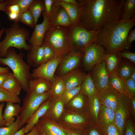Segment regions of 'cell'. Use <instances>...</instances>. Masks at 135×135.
<instances>
[{
    "label": "cell",
    "mask_w": 135,
    "mask_h": 135,
    "mask_svg": "<svg viewBox=\"0 0 135 135\" xmlns=\"http://www.w3.org/2000/svg\"><path fill=\"white\" fill-rule=\"evenodd\" d=\"M6 1L3 3L0 4V10L6 13Z\"/></svg>",
    "instance_id": "obj_57"
},
{
    "label": "cell",
    "mask_w": 135,
    "mask_h": 135,
    "mask_svg": "<svg viewBox=\"0 0 135 135\" xmlns=\"http://www.w3.org/2000/svg\"><path fill=\"white\" fill-rule=\"evenodd\" d=\"M28 10L32 14L35 25L42 12L45 11L44 0H34L30 5Z\"/></svg>",
    "instance_id": "obj_32"
},
{
    "label": "cell",
    "mask_w": 135,
    "mask_h": 135,
    "mask_svg": "<svg viewBox=\"0 0 135 135\" xmlns=\"http://www.w3.org/2000/svg\"><path fill=\"white\" fill-rule=\"evenodd\" d=\"M1 87L18 96L22 89V85L20 82L12 73L10 72Z\"/></svg>",
    "instance_id": "obj_23"
},
{
    "label": "cell",
    "mask_w": 135,
    "mask_h": 135,
    "mask_svg": "<svg viewBox=\"0 0 135 135\" xmlns=\"http://www.w3.org/2000/svg\"><path fill=\"white\" fill-rule=\"evenodd\" d=\"M43 42L52 48L56 56H65L72 51L73 49L68 27L51 26L45 34Z\"/></svg>",
    "instance_id": "obj_5"
},
{
    "label": "cell",
    "mask_w": 135,
    "mask_h": 135,
    "mask_svg": "<svg viewBox=\"0 0 135 135\" xmlns=\"http://www.w3.org/2000/svg\"><path fill=\"white\" fill-rule=\"evenodd\" d=\"M18 22H14L11 26L4 29L6 36L0 42V57L4 58L10 48L14 47L19 50H28L30 46L27 44L30 33L26 28L21 27Z\"/></svg>",
    "instance_id": "obj_4"
},
{
    "label": "cell",
    "mask_w": 135,
    "mask_h": 135,
    "mask_svg": "<svg viewBox=\"0 0 135 135\" xmlns=\"http://www.w3.org/2000/svg\"><path fill=\"white\" fill-rule=\"evenodd\" d=\"M19 116L14 121L8 126L0 127V135H13L20 128Z\"/></svg>",
    "instance_id": "obj_34"
},
{
    "label": "cell",
    "mask_w": 135,
    "mask_h": 135,
    "mask_svg": "<svg viewBox=\"0 0 135 135\" xmlns=\"http://www.w3.org/2000/svg\"><path fill=\"white\" fill-rule=\"evenodd\" d=\"M18 22H22L31 28H34L35 25L33 16L29 10L21 14Z\"/></svg>",
    "instance_id": "obj_36"
},
{
    "label": "cell",
    "mask_w": 135,
    "mask_h": 135,
    "mask_svg": "<svg viewBox=\"0 0 135 135\" xmlns=\"http://www.w3.org/2000/svg\"><path fill=\"white\" fill-rule=\"evenodd\" d=\"M26 57L27 63L30 66H39L43 64L44 59L42 44L39 46H31Z\"/></svg>",
    "instance_id": "obj_17"
},
{
    "label": "cell",
    "mask_w": 135,
    "mask_h": 135,
    "mask_svg": "<svg viewBox=\"0 0 135 135\" xmlns=\"http://www.w3.org/2000/svg\"><path fill=\"white\" fill-rule=\"evenodd\" d=\"M10 20H14V22H18L20 15L18 13L8 12L6 14Z\"/></svg>",
    "instance_id": "obj_50"
},
{
    "label": "cell",
    "mask_w": 135,
    "mask_h": 135,
    "mask_svg": "<svg viewBox=\"0 0 135 135\" xmlns=\"http://www.w3.org/2000/svg\"><path fill=\"white\" fill-rule=\"evenodd\" d=\"M88 108L93 125H97L101 104L97 95L88 99Z\"/></svg>",
    "instance_id": "obj_26"
},
{
    "label": "cell",
    "mask_w": 135,
    "mask_h": 135,
    "mask_svg": "<svg viewBox=\"0 0 135 135\" xmlns=\"http://www.w3.org/2000/svg\"><path fill=\"white\" fill-rule=\"evenodd\" d=\"M98 126L104 135H120L115 122L105 126Z\"/></svg>",
    "instance_id": "obj_40"
},
{
    "label": "cell",
    "mask_w": 135,
    "mask_h": 135,
    "mask_svg": "<svg viewBox=\"0 0 135 135\" xmlns=\"http://www.w3.org/2000/svg\"><path fill=\"white\" fill-rule=\"evenodd\" d=\"M43 20L42 23L35 25L33 32L29 39L31 46H39L43 43L45 34L51 27L49 16L43 12Z\"/></svg>",
    "instance_id": "obj_13"
},
{
    "label": "cell",
    "mask_w": 135,
    "mask_h": 135,
    "mask_svg": "<svg viewBox=\"0 0 135 135\" xmlns=\"http://www.w3.org/2000/svg\"><path fill=\"white\" fill-rule=\"evenodd\" d=\"M6 14L8 12H14L21 14L20 8L17 4H13L6 6Z\"/></svg>",
    "instance_id": "obj_47"
},
{
    "label": "cell",
    "mask_w": 135,
    "mask_h": 135,
    "mask_svg": "<svg viewBox=\"0 0 135 135\" xmlns=\"http://www.w3.org/2000/svg\"><path fill=\"white\" fill-rule=\"evenodd\" d=\"M10 72L8 67H3L0 66V74Z\"/></svg>",
    "instance_id": "obj_58"
},
{
    "label": "cell",
    "mask_w": 135,
    "mask_h": 135,
    "mask_svg": "<svg viewBox=\"0 0 135 135\" xmlns=\"http://www.w3.org/2000/svg\"><path fill=\"white\" fill-rule=\"evenodd\" d=\"M81 14L78 24L96 32L104 26L120 20L124 0H78Z\"/></svg>",
    "instance_id": "obj_1"
},
{
    "label": "cell",
    "mask_w": 135,
    "mask_h": 135,
    "mask_svg": "<svg viewBox=\"0 0 135 135\" xmlns=\"http://www.w3.org/2000/svg\"><path fill=\"white\" fill-rule=\"evenodd\" d=\"M130 78L135 82V70L132 73Z\"/></svg>",
    "instance_id": "obj_59"
},
{
    "label": "cell",
    "mask_w": 135,
    "mask_h": 135,
    "mask_svg": "<svg viewBox=\"0 0 135 135\" xmlns=\"http://www.w3.org/2000/svg\"><path fill=\"white\" fill-rule=\"evenodd\" d=\"M39 135H46L45 133L40 130Z\"/></svg>",
    "instance_id": "obj_62"
},
{
    "label": "cell",
    "mask_w": 135,
    "mask_h": 135,
    "mask_svg": "<svg viewBox=\"0 0 135 135\" xmlns=\"http://www.w3.org/2000/svg\"><path fill=\"white\" fill-rule=\"evenodd\" d=\"M124 82L128 96L130 98H135V82L130 78Z\"/></svg>",
    "instance_id": "obj_42"
},
{
    "label": "cell",
    "mask_w": 135,
    "mask_h": 135,
    "mask_svg": "<svg viewBox=\"0 0 135 135\" xmlns=\"http://www.w3.org/2000/svg\"><path fill=\"white\" fill-rule=\"evenodd\" d=\"M70 40L72 48L82 52L95 43L96 32L91 31L78 24L68 27Z\"/></svg>",
    "instance_id": "obj_7"
},
{
    "label": "cell",
    "mask_w": 135,
    "mask_h": 135,
    "mask_svg": "<svg viewBox=\"0 0 135 135\" xmlns=\"http://www.w3.org/2000/svg\"><path fill=\"white\" fill-rule=\"evenodd\" d=\"M120 20L129 21L135 18V0H124Z\"/></svg>",
    "instance_id": "obj_27"
},
{
    "label": "cell",
    "mask_w": 135,
    "mask_h": 135,
    "mask_svg": "<svg viewBox=\"0 0 135 135\" xmlns=\"http://www.w3.org/2000/svg\"><path fill=\"white\" fill-rule=\"evenodd\" d=\"M81 87V92L88 99L97 95L98 92L90 74L84 76Z\"/></svg>",
    "instance_id": "obj_25"
},
{
    "label": "cell",
    "mask_w": 135,
    "mask_h": 135,
    "mask_svg": "<svg viewBox=\"0 0 135 135\" xmlns=\"http://www.w3.org/2000/svg\"><path fill=\"white\" fill-rule=\"evenodd\" d=\"M122 58L116 52H106L103 61L105 63L109 76L117 74V69Z\"/></svg>",
    "instance_id": "obj_21"
},
{
    "label": "cell",
    "mask_w": 135,
    "mask_h": 135,
    "mask_svg": "<svg viewBox=\"0 0 135 135\" xmlns=\"http://www.w3.org/2000/svg\"><path fill=\"white\" fill-rule=\"evenodd\" d=\"M93 68L91 76L98 92L108 85L109 76L104 61L96 65Z\"/></svg>",
    "instance_id": "obj_15"
},
{
    "label": "cell",
    "mask_w": 135,
    "mask_h": 135,
    "mask_svg": "<svg viewBox=\"0 0 135 135\" xmlns=\"http://www.w3.org/2000/svg\"><path fill=\"white\" fill-rule=\"evenodd\" d=\"M4 105V102L0 104V127L5 126V122L2 114V110Z\"/></svg>",
    "instance_id": "obj_49"
},
{
    "label": "cell",
    "mask_w": 135,
    "mask_h": 135,
    "mask_svg": "<svg viewBox=\"0 0 135 135\" xmlns=\"http://www.w3.org/2000/svg\"><path fill=\"white\" fill-rule=\"evenodd\" d=\"M84 77L83 74L79 70L76 69L62 78L66 90H67L81 86Z\"/></svg>",
    "instance_id": "obj_18"
},
{
    "label": "cell",
    "mask_w": 135,
    "mask_h": 135,
    "mask_svg": "<svg viewBox=\"0 0 135 135\" xmlns=\"http://www.w3.org/2000/svg\"><path fill=\"white\" fill-rule=\"evenodd\" d=\"M127 38V46L126 49L128 50L130 44L135 40V29L132 30L130 32Z\"/></svg>",
    "instance_id": "obj_48"
},
{
    "label": "cell",
    "mask_w": 135,
    "mask_h": 135,
    "mask_svg": "<svg viewBox=\"0 0 135 135\" xmlns=\"http://www.w3.org/2000/svg\"><path fill=\"white\" fill-rule=\"evenodd\" d=\"M39 129L36 125L29 132L25 135H39Z\"/></svg>",
    "instance_id": "obj_53"
},
{
    "label": "cell",
    "mask_w": 135,
    "mask_h": 135,
    "mask_svg": "<svg viewBox=\"0 0 135 135\" xmlns=\"http://www.w3.org/2000/svg\"><path fill=\"white\" fill-rule=\"evenodd\" d=\"M82 52L83 54L84 64L88 70L93 68L103 61L106 53L102 46L95 43L89 46Z\"/></svg>",
    "instance_id": "obj_9"
},
{
    "label": "cell",
    "mask_w": 135,
    "mask_h": 135,
    "mask_svg": "<svg viewBox=\"0 0 135 135\" xmlns=\"http://www.w3.org/2000/svg\"><path fill=\"white\" fill-rule=\"evenodd\" d=\"M132 116L130 98L126 94H120L115 112V123L120 135H123L126 122Z\"/></svg>",
    "instance_id": "obj_8"
},
{
    "label": "cell",
    "mask_w": 135,
    "mask_h": 135,
    "mask_svg": "<svg viewBox=\"0 0 135 135\" xmlns=\"http://www.w3.org/2000/svg\"><path fill=\"white\" fill-rule=\"evenodd\" d=\"M57 3L66 11L72 25L77 24L80 20L81 12L79 6L74 5L60 0H56Z\"/></svg>",
    "instance_id": "obj_24"
},
{
    "label": "cell",
    "mask_w": 135,
    "mask_h": 135,
    "mask_svg": "<svg viewBox=\"0 0 135 135\" xmlns=\"http://www.w3.org/2000/svg\"><path fill=\"white\" fill-rule=\"evenodd\" d=\"M84 95L80 91L71 100V105L74 108L78 109L83 107L84 103Z\"/></svg>",
    "instance_id": "obj_41"
},
{
    "label": "cell",
    "mask_w": 135,
    "mask_h": 135,
    "mask_svg": "<svg viewBox=\"0 0 135 135\" xmlns=\"http://www.w3.org/2000/svg\"><path fill=\"white\" fill-rule=\"evenodd\" d=\"M125 128L126 130L125 135H135L134 123L131 118L127 121Z\"/></svg>",
    "instance_id": "obj_44"
},
{
    "label": "cell",
    "mask_w": 135,
    "mask_h": 135,
    "mask_svg": "<svg viewBox=\"0 0 135 135\" xmlns=\"http://www.w3.org/2000/svg\"><path fill=\"white\" fill-rule=\"evenodd\" d=\"M134 70L135 67L132 64L124 60L122 61L121 60L118 68L117 74L124 81L130 78Z\"/></svg>",
    "instance_id": "obj_29"
},
{
    "label": "cell",
    "mask_w": 135,
    "mask_h": 135,
    "mask_svg": "<svg viewBox=\"0 0 135 135\" xmlns=\"http://www.w3.org/2000/svg\"><path fill=\"white\" fill-rule=\"evenodd\" d=\"M122 58H126L134 63H135V53L128 51L117 52Z\"/></svg>",
    "instance_id": "obj_45"
},
{
    "label": "cell",
    "mask_w": 135,
    "mask_h": 135,
    "mask_svg": "<svg viewBox=\"0 0 135 135\" xmlns=\"http://www.w3.org/2000/svg\"><path fill=\"white\" fill-rule=\"evenodd\" d=\"M24 126L18 130L13 135H25L26 134L24 132Z\"/></svg>",
    "instance_id": "obj_56"
},
{
    "label": "cell",
    "mask_w": 135,
    "mask_h": 135,
    "mask_svg": "<svg viewBox=\"0 0 135 135\" xmlns=\"http://www.w3.org/2000/svg\"><path fill=\"white\" fill-rule=\"evenodd\" d=\"M45 11L46 14L49 16L51 12L54 0H44Z\"/></svg>",
    "instance_id": "obj_46"
},
{
    "label": "cell",
    "mask_w": 135,
    "mask_h": 135,
    "mask_svg": "<svg viewBox=\"0 0 135 135\" xmlns=\"http://www.w3.org/2000/svg\"><path fill=\"white\" fill-rule=\"evenodd\" d=\"M50 99L43 103L33 113L24 126L25 134L29 132L38 122L40 118L46 114L50 106Z\"/></svg>",
    "instance_id": "obj_16"
},
{
    "label": "cell",
    "mask_w": 135,
    "mask_h": 135,
    "mask_svg": "<svg viewBox=\"0 0 135 135\" xmlns=\"http://www.w3.org/2000/svg\"><path fill=\"white\" fill-rule=\"evenodd\" d=\"M81 90V86L66 90L59 97V99L63 103H67L80 92Z\"/></svg>",
    "instance_id": "obj_35"
},
{
    "label": "cell",
    "mask_w": 135,
    "mask_h": 135,
    "mask_svg": "<svg viewBox=\"0 0 135 135\" xmlns=\"http://www.w3.org/2000/svg\"><path fill=\"white\" fill-rule=\"evenodd\" d=\"M61 1L70 4L74 5L79 6L78 0H60Z\"/></svg>",
    "instance_id": "obj_55"
},
{
    "label": "cell",
    "mask_w": 135,
    "mask_h": 135,
    "mask_svg": "<svg viewBox=\"0 0 135 135\" xmlns=\"http://www.w3.org/2000/svg\"><path fill=\"white\" fill-rule=\"evenodd\" d=\"M94 126L93 128L90 131L88 135H101L99 126L98 125H94Z\"/></svg>",
    "instance_id": "obj_51"
},
{
    "label": "cell",
    "mask_w": 135,
    "mask_h": 135,
    "mask_svg": "<svg viewBox=\"0 0 135 135\" xmlns=\"http://www.w3.org/2000/svg\"><path fill=\"white\" fill-rule=\"evenodd\" d=\"M26 92L19 115L20 128L24 126L33 113L50 96L49 92L39 94L28 90Z\"/></svg>",
    "instance_id": "obj_6"
},
{
    "label": "cell",
    "mask_w": 135,
    "mask_h": 135,
    "mask_svg": "<svg viewBox=\"0 0 135 135\" xmlns=\"http://www.w3.org/2000/svg\"><path fill=\"white\" fill-rule=\"evenodd\" d=\"M83 56L82 52L72 51L64 56L58 66L60 76H63L76 69Z\"/></svg>",
    "instance_id": "obj_11"
},
{
    "label": "cell",
    "mask_w": 135,
    "mask_h": 135,
    "mask_svg": "<svg viewBox=\"0 0 135 135\" xmlns=\"http://www.w3.org/2000/svg\"><path fill=\"white\" fill-rule=\"evenodd\" d=\"M135 18L112 22L96 32L95 43L102 46L106 52L124 51L127 46V38L135 26Z\"/></svg>",
    "instance_id": "obj_2"
},
{
    "label": "cell",
    "mask_w": 135,
    "mask_h": 135,
    "mask_svg": "<svg viewBox=\"0 0 135 135\" xmlns=\"http://www.w3.org/2000/svg\"><path fill=\"white\" fill-rule=\"evenodd\" d=\"M9 72L0 74V87L7 77Z\"/></svg>",
    "instance_id": "obj_54"
},
{
    "label": "cell",
    "mask_w": 135,
    "mask_h": 135,
    "mask_svg": "<svg viewBox=\"0 0 135 135\" xmlns=\"http://www.w3.org/2000/svg\"><path fill=\"white\" fill-rule=\"evenodd\" d=\"M4 32V29L3 28L1 30H0V38H1L2 35Z\"/></svg>",
    "instance_id": "obj_60"
},
{
    "label": "cell",
    "mask_w": 135,
    "mask_h": 135,
    "mask_svg": "<svg viewBox=\"0 0 135 135\" xmlns=\"http://www.w3.org/2000/svg\"><path fill=\"white\" fill-rule=\"evenodd\" d=\"M39 128L46 135H66L61 128L48 121H43Z\"/></svg>",
    "instance_id": "obj_28"
},
{
    "label": "cell",
    "mask_w": 135,
    "mask_h": 135,
    "mask_svg": "<svg viewBox=\"0 0 135 135\" xmlns=\"http://www.w3.org/2000/svg\"><path fill=\"white\" fill-rule=\"evenodd\" d=\"M132 115L134 119L135 116V98H130Z\"/></svg>",
    "instance_id": "obj_52"
},
{
    "label": "cell",
    "mask_w": 135,
    "mask_h": 135,
    "mask_svg": "<svg viewBox=\"0 0 135 135\" xmlns=\"http://www.w3.org/2000/svg\"><path fill=\"white\" fill-rule=\"evenodd\" d=\"M42 46L44 55L43 62L42 64H43L51 60L56 55L54 50L48 44L43 42Z\"/></svg>",
    "instance_id": "obj_38"
},
{
    "label": "cell",
    "mask_w": 135,
    "mask_h": 135,
    "mask_svg": "<svg viewBox=\"0 0 135 135\" xmlns=\"http://www.w3.org/2000/svg\"><path fill=\"white\" fill-rule=\"evenodd\" d=\"M0 64L6 65L12 70L13 74L19 81L22 89L26 92L32 79L30 66L24 60L23 54H17L12 48H9L4 58L0 57Z\"/></svg>",
    "instance_id": "obj_3"
},
{
    "label": "cell",
    "mask_w": 135,
    "mask_h": 135,
    "mask_svg": "<svg viewBox=\"0 0 135 135\" xmlns=\"http://www.w3.org/2000/svg\"><path fill=\"white\" fill-rule=\"evenodd\" d=\"M66 90L65 86L62 77L54 75V80L49 92L50 95L52 94L59 98L62 94Z\"/></svg>",
    "instance_id": "obj_30"
},
{
    "label": "cell",
    "mask_w": 135,
    "mask_h": 135,
    "mask_svg": "<svg viewBox=\"0 0 135 135\" xmlns=\"http://www.w3.org/2000/svg\"><path fill=\"white\" fill-rule=\"evenodd\" d=\"M21 101L18 96L14 95L4 88L0 87V102H10L20 104Z\"/></svg>",
    "instance_id": "obj_33"
},
{
    "label": "cell",
    "mask_w": 135,
    "mask_h": 135,
    "mask_svg": "<svg viewBox=\"0 0 135 135\" xmlns=\"http://www.w3.org/2000/svg\"><path fill=\"white\" fill-rule=\"evenodd\" d=\"M48 16L51 26L68 27L72 25L66 11L63 8L57 3L56 0H54L51 11Z\"/></svg>",
    "instance_id": "obj_14"
},
{
    "label": "cell",
    "mask_w": 135,
    "mask_h": 135,
    "mask_svg": "<svg viewBox=\"0 0 135 135\" xmlns=\"http://www.w3.org/2000/svg\"><path fill=\"white\" fill-rule=\"evenodd\" d=\"M108 84L111 86L120 94L128 96L126 90L124 81L117 74L109 76Z\"/></svg>",
    "instance_id": "obj_31"
},
{
    "label": "cell",
    "mask_w": 135,
    "mask_h": 135,
    "mask_svg": "<svg viewBox=\"0 0 135 135\" xmlns=\"http://www.w3.org/2000/svg\"><path fill=\"white\" fill-rule=\"evenodd\" d=\"M115 122V111L101 104L98 114L97 125L103 126Z\"/></svg>",
    "instance_id": "obj_22"
},
{
    "label": "cell",
    "mask_w": 135,
    "mask_h": 135,
    "mask_svg": "<svg viewBox=\"0 0 135 135\" xmlns=\"http://www.w3.org/2000/svg\"><path fill=\"white\" fill-rule=\"evenodd\" d=\"M64 120L67 122L76 124H81L86 122L84 117L79 114H69L66 116Z\"/></svg>",
    "instance_id": "obj_39"
},
{
    "label": "cell",
    "mask_w": 135,
    "mask_h": 135,
    "mask_svg": "<svg viewBox=\"0 0 135 135\" xmlns=\"http://www.w3.org/2000/svg\"><path fill=\"white\" fill-rule=\"evenodd\" d=\"M63 103L59 99L55 104L53 112L55 117L57 118H59L62 114L64 110Z\"/></svg>",
    "instance_id": "obj_43"
},
{
    "label": "cell",
    "mask_w": 135,
    "mask_h": 135,
    "mask_svg": "<svg viewBox=\"0 0 135 135\" xmlns=\"http://www.w3.org/2000/svg\"><path fill=\"white\" fill-rule=\"evenodd\" d=\"M34 0H7L6 6L17 4L19 6L21 14L28 10L29 7Z\"/></svg>",
    "instance_id": "obj_37"
},
{
    "label": "cell",
    "mask_w": 135,
    "mask_h": 135,
    "mask_svg": "<svg viewBox=\"0 0 135 135\" xmlns=\"http://www.w3.org/2000/svg\"><path fill=\"white\" fill-rule=\"evenodd\" d=\"M52 84V82L44 78H36L30 81L28 90L38 94H43L49 92Z\"/></svg>",
    "instance_id": "obj_19"
},
{
    "label": "cell",
    "mask_w": 135,
    "mask_h": 135,
    "mask_svg": "<svg viewBox=\"0 0 135 135\" xmlns=\"http://www.w3.org/2000/svg\"><path fill=\"white\" fill-rule=\"evenodd\" d=\"M67 134L68 135H79L77 134L72 132H68L67 133Z\"/></svg>",
    "instance_id": "obj_61"
},
{
    "label": "cell",
    "mask_w": 135,
    "mask_h": 135,
    "mask_svg": "<svg viewBox=\"0 0 135 135\" xmlns=\"http://www.w3.org/2000/svg\"><path fill=\"white\" fill-rule=\"evenodd\" d=\"M21 106L19 104L7 102L3 114L5 126H8L15 120V117L20 114Z\"/></svg>",
    "instance_id": "obj_20"
},
{
    "label": "cell",
    "mask_w": 135,
    "mask_h": 135,
    "mask_svg": "<svg viewBox=\"0 0 135 135\" xmlns=\"http://www.w3.org/2000/svg\"><path fill=\"white\" fill-rule=\"evenodd\" d=\"M97 96L101 104L110 108L115 112L120 97V94L116 90L108 85L99 91Z\"/></svg>",
    "instance_id": "obj_12"
},
{
    "label": "cell",
    "mask_w": 135,
    "mask_h": 135,
    "mask_svg": "<svg viewBox=\"0 0 135 135\" xmlns=\"http://www.w3.org/2000/svg\"><path fill=\"white\" fill-rule=\"evenodd\" d=\"M64 56H56L51 60L36 68L31 74L32 77L43 78L52 83L56 70Z\"/></svg>",
    "instance_id": "obj_10"
}]
</instances>
